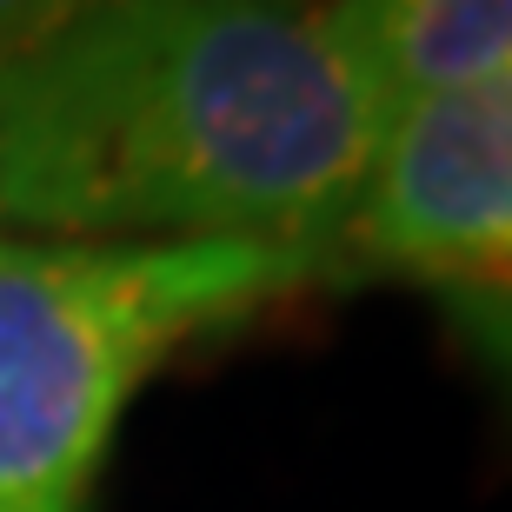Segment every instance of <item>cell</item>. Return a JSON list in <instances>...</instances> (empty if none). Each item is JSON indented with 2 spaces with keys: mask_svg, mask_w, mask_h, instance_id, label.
I'll return each mask as SVG.
<instances>
[{
  "mask_svg": "<svg viewBox=\"0 0 512 512\" xmlns=\"http://www.w3.org/2000/svg\"><path fill=\"white\" fill-rule=\"evenodd\" d=\"M380 133L320 0H94L0 67V213L40 240L340 253Z\"/></svg>",
  "mask_w": 512,
  "mask_h": 512,
  "instance_id": "6da1fadb",
  "label": "cell"
},
{
  "mask_svg": "<svg viewBox=\"0 0 512 512\" xmlns=\"http://www.w3.org/2000/svg\"><path fill=\"white\" fill-rule=\"evenodd\" d=\"M320 260L300 240H0V512H87L160 360Z\"/></svg>",
  "mask_w": 512,
  "mask_h": 512,
  "instance_id": "7a4b0ae2",
  "label": "cell"
},
{
  "mask_svg": "<svg viewBox=\"0 0 512 512\" xmlns=\"http://www.w3.org/2000/svg\"><path fill=\"white\" fill-rule=\"evenodd\" d=\"M340 253L399 266L433 293L512 266V67L386 120Z\"/></svg>",
  "mask_w": 512,
  "mask_h": 512,
  "instance_id": "3957f363",
  "label": "cell"
},
{
  "mask_svg": "<svg viewBox=\"0 0 512 512\" xmlns=\"http://www.w3.org/2000/svg\"><path fill=\"white\" fill-rule=\"evenodd\" d=\"M320 14L386 120L439 87L512 67V0H320Z\"/></svg>",
  "mask_w": 512,
  "mask_h": 512,
  "instance_id": "277c9868",
  "label": "cell"
},
{
  "mask_svg": "<svg viewBox=\"0 0 512 512\" xmlns=\"http://www.w3.org/2000/svg\"><path fill=\"white\" fill-rule=\"evenodd\" d=\"M94 0H0V67L27 47H40L47 34H60L74 14H87Z\"/></svg>",
  "mask_w": 512,
  "mask_h": 512,
  "instance_id": "5b68a950",
  "label": "cell"
}]
</instances>
